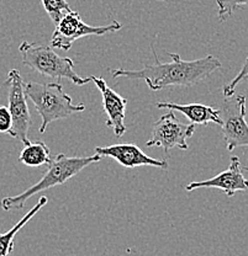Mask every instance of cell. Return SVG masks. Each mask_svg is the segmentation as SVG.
<instances>
[{
  "label": "cell",
  "instance_id": "52a82bcc",
  "mask_svg": "<svg viewBox=\"0 0 248 256\" xmlns=\"http://www.w3.org/2000/svg\"><path fill=\"white\" fill-rule=\"evenodd\" d=\"M221 128L228 152L239 146H248V124L246 121V96L225 98L221 108Z\"/></svg>",
  "mask_w": 248,
  "mask_h": 256
},
{
  "label": "cell",
  "instance_id": "8fae6325",
  "mask_svg": "<svg viewBox=\"0 0 248 256\" xmlns=\"http://www.w3.org/2000/svg\"><path fill=\"white\" fill-rule=\"evenodd\" d=\"M95 154L100 156H109V158L116 160L119 164L122 166L133 168L143 166H153L158 168V169H168V162L167 160H157L151 156H146L137 146L130 143H122V144H113L109 146H97L95 148Z\"/></svg>",
  "mask_w": 248,
  "mask_h": 256
},
{
  "label": "cell",
  "instance_id": "5b68a950",
  "mask_svg": "<svg viewBox=\"0 0 248 256\" xmlns=\"http://www.w3.org/2000/svg\"><path fill=\"white\" fill-rule=\"evenodd\" d=\"M122 25L117 21L105 26H90L84 24L79 12H68L56 24V30L51 40V47L69 50L77 40L85 36H103L106 34H113L121 30Z\"/></svg>",
  "mask_w": 248,
  "mask_h": 256
},
{
  "label": "cell",
  "instance_id": "3957f363",
  "mask_svg": "<svg viewBox=\"0 0 248 256\" xmlns=\"http://www.w3.org/2000/svg\"><path fill=\"white\" fill-rule=\"evenodd\" d=\"M26 98H30L42 118L40 133L46 132L50 124L68 118L73 114L85 110V105H74L71 96L66 94L61 82H25Z\"/></svg>",
  "mask_w": 248,
  "mask_h": 256
},
{
  "label": "cell",
  "instance_id": "5bb4252c",
  "mask_svg": "<svg viewBox=\"0 0 248 256\" xmlns=\"http://www.w3.org/2000/svg\"><path fill=\"white\" fill-rule=\"evenodd\" d=\"M19 160L26 166L37 168L42 165H49L51 162L50 148L44 142L29 143L21 150Z\"/></svg>",
  "mask_w": 248,
  "mask_h": 256
},
{
  "label": "cell",
  "instance_id": "277c9868",
  "mask_svg": "<svg viewBox=\"0 0 248 256\" xmlns=\"http://www.w3.org/2000/svg\"><path fill=\"white\" fill-rule=\"evenodd\" d=\"M19 50L23 57L24 66L34 69L41 76L58 80L66 78L79 86L92 82L90 76L83 78L74 72V60L72 58L57 54L52 47L41 44L23 42Z\"/></svg>",
  "mask_w": 248,
  "mask_h": 256
},
{
  "label": "cell",
  "instance_id": "2e32d148",
  "mask_svg": "<svg viewBox=\"0 0 248 256\" xmlns=\"http://www.w3.org/2000/svg\"><path fill=\"white\" fill-rule=\"evenodd\" d=\"M217 5L218 20L221 22L227 20L230 16L242 6H247L248 0H216Z\"/></svg>",
  "mask_w": 248,
  "mask_h": 256
},
{
  "label": "cell",
  "instance_id": "4fadbf2b",
  "mask_svg": "<svg viewBox=\"0 0 248 256\" xmlns=\"http://www.w3.org/2000/svg\"><path fill=\"white\" fill-rule=\"evenodd\" d=\"M47 201H49V198H47L46 196L40 197L39 202H37V204H35V206L31 208V210H29V212L26 213L14 226H13V228H10L9 230L5 232V233L0 234V256H9L12 254L15 246V236H17L19 232H20L21 229H23L24 226L30 222L35 216L42 210V207L47 204Z\"/></svg>",
  "mask_w": 248,
  "mask_h": 256
},
{
  "label": "cell",
  "instance_id": "d6986e66",
  "mask_svg": "<svg viewBox=\"0 0 248 256\" xmlns=\"http://www.w3.org/2000/svg\"><path fill=\"white\" fill-rule=\"evenodd\" d=\"M162 2H165V0H162Z\"/></svg>",
  "mask_w": 248,
  "mask_h": 256
},
{
  "label": "cell",
  "instance_id": "7a4b0ae2",
  "mask_svg": "<svg viewBox=\"0 0 248 256\" xmlns=\"http://www.w3.org/2000/svg\"><path fill=\"white\" fill-rule=\"evenodd\" d=\"M101 156L94 154L92 156H67L65 154H58L55 159L51 160L46 172L42 175L39 182L30 186L28 190L21 192L18 196L4 197L0 202V206L4 210H18L25 207L26 201L36 194L46 191L55 186L63 185L66 181L71 180L73 176L78 175L82 170L94 162H99Z\"/></svg>",
  "mask_w": 248,
  "mask_h": 256
},
{
  "label": "cell",
  "instance_id": "7c38bea8",
  "mask_svg": "<svg viewBox=\"0 0 248 256\" xmlns=\"http://www.w3.org/2000/svg\"><path fill=\"white\" fill-rule=\"evenodd\" d=\"M157 108L163 110L168 108L172 111L182 112L184 116L191 122L193 124H207L210 122L212 124H222L221 121V111L218 108H214L211 106L202 105V104H172V102H157Z\"/></svg>",
  "mask_w": 248,
  "mask_h": 256
},
{
  "label": "cell",
  "instance_id": "ba28073f",
  "mask_svg": "<svg viewBox=\"0 0 248 256\" xmlns=\"http://www.w3.org/2000/svg\"><path fill=\"white\" fill-rule=\"evenodd\" d=\"M194 132H195V124H182L170 111L159 117L158 121L154 122L151 137L146 142V146H161L165 154L174 148L186 150L189 148L188 140L193 137Z\"/></svg>",
  "mask_w": 248,
  "mask_h": 256
},
{
  "label": "cell",
  "instance_id": "9c48e42d",
  "mask_svg": "<svg viewBox=\"0 0 248 256\" xmlns=\"http://www.w3.org/2000/svg\"><path fill=\"white\" fill-rule=\"evenodd\" d=\"M244 168H242L238 156H231L230 165L225 172L204 181H194L186 185L188 192L198 190V188H218L225 192L227 197H232L236 192H247L248 194V178L244 176Z\"/></svg>",
  "mask_w": 248,
  "mask_h": 256
},
{
  "label": "cell",
  "instance_id": "6da1fadb",
  "mask_svg": "<svg viewBox=\"0 0 248 256\" xmlns=\"http://www.w3.org/2000/svg\"><path fill=\"white\" fill-rule=\"evenodd\" d=\"M152 52L156 57V63L147 64L138 70L131 69H113L111 76L114 79H142L153 92L167 89L172 86H193L202 80L207 79L214 72L222 66L220 60L209 54L204 58L194 60H184L178 53H168L170 62L162 63L157 57L152 46Z\"/></svg>",
  "mask_w": 248,
  "mask_h": 256
},
{
  "label": "cell",
  "instance_id": "9a60e30c",
  "mask_svg": "<svg viewBox=\"0 0 248 256\" xmlns=\"http://www.w3.org/2000/svg\"><path fill=\"white\" fill-rule=\"evenodd\" d=\"M41 2L47 15L55 24H58L63 15L71 12V6L67 0H41Z\"/></svg>",
  "mask_w": 248,
  "mask_h": 256
},
{
  "label": "cell",
  "instance_id": "e0dca14e",
  "mask_svg": "<svg viewBox=\"0 0 248 256\" xmlns=\"http://www.w3.org/2000/svg\"><path fill=\"white\" fill-rule=\"evenodd\" d=\"M247 78H248V56L246 60H244L243 66H242V68L239 69V73L237 74V76H234L228 84H226L225 86H223L222 89L223 96H225V98H231V96H233L234 92H236V88L238 86L239 82H242Z\"/></svg>",
  "mask_w": 248,
  "mask_h": 256
},
{
  "label": "cell",
  "instance_id": "8992f818",
  "mask_svg": "<svg viewBox=\"0 0 248 256\" xmlns=\"http://www.w3.org/2000/svg\"><path fill=\"white\" fill-rule=\"evenodd\" d=\"M5 86L8 88V101H9L8 108L13 120V126L9 134L26 146L30 143L29 130L31 127V114L25 94V82L18 69L9 70Z\"/></svg>",
  "mask_w": 248,
  "mask_h": 256
},
{
  "label": "cell",
  "instance_id": "30bf717a",
  "mask_svg": "<svg viewBox=\"0 0 248 256\" xmlns=\"http://www.w3.org/2000/svg\"><path fill=\"white\" fill-rule=\"evenodd\" d=\"M92 82H94L95 86L99 89L101 98H103V108L106 114L105 124L109 128H113L116 137H122L126 132L125 126V117H126V98L114 92L105 82L101 76H90Z\"/></svg>",
  "mask_w": 248,
  "mask_h": 256
},
{
  "label": "cell",
  "instance_id": "ac0fdd59",
  "mask_svg": "<svg viewBox=\"0 0 248 256\" xmlns=\"http://www.w3.org/2000/svg\"><path fill=\"white\" fill-rule=\"evenodd\" d=\"M13 126L12 114L7 106H0V133H9Z\"/></svg>",
  "mask_w": 248,
  "mask_h": 256
}]
</instances>
